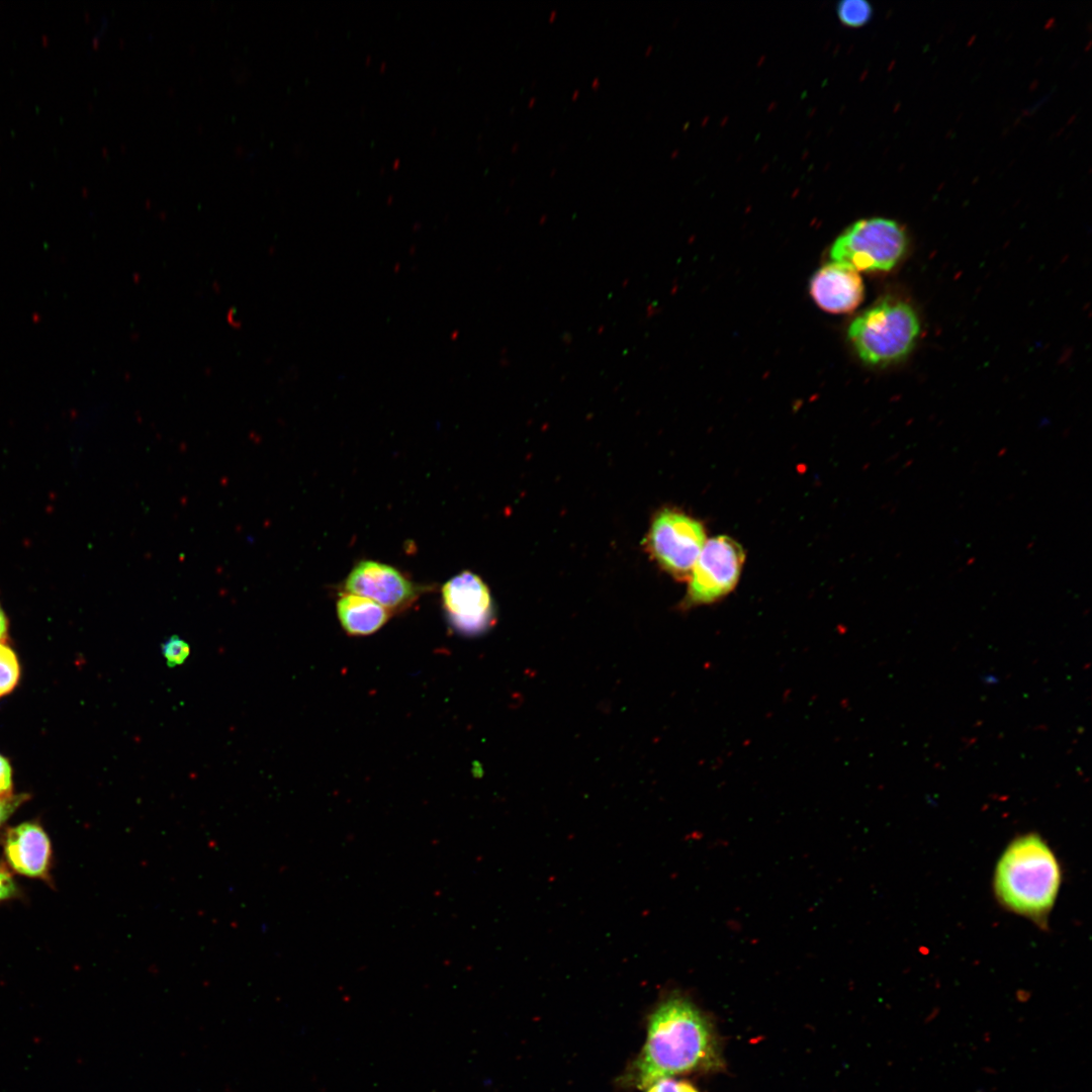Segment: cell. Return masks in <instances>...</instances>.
<instances>
[{"mask_svg": "<svg viewBox=\"0 0 1092 1092\" xmlns=\"http://www.w3.org/2000/svg\"><path fill=\"white\" fill-rule=\"evenodd\" d=\"M723 1067L720 1040L710 1018L688 997L670 994L650 1014L646 1041L624 1083L645 1089L674 1075Z\"/></svg>", "mask_w": 1092, "mask_h": 1092, "instance_id": "6da1fadb", "label": "cell"}, {"mask_svg": "<svg viewBox=\"0 0 1092 1092\" xmlns=\"http://www.w3.org/2000/svg\"><path fill=\"white\" fill-rule=\"evenodd\" d=\"M1060 863L1048 843L1029 833L1012 840L1000 856L994 891L1008 910L1035 922L1045 921L1061 886Z\"/></svg>", "mask_w": 1092, "mask_h": 1092, "instance_id": "7a4b0ae2", "label": "cell"}, {"mask_svg": "<svg viewBox=\"0 0 1092 1092\" xmlns=\"http://www.w3.org/2000/svg\"><path fill=\"white\" fill-rule=\"evenodd\" d=\"M919 329L918 317L910 305L886 300L857 316L848 329V336L866 363L883 365L906 356Z\"/></svg>", "mask_w": 1092, "mask_h": 1092, "instance_id": "3957f363", "label": "cell"}, {"mask_svg": "<svg viewBox=\"0 0 1092 1092\" xmlns=\"http://www.w3.org/2000/svg\"><path fill=\"white\" fill-rule=\"evenodd\" d=\"M907 241L904 230L883 217L860 219L849 225L830 249L832 262L855 271H888L903 256Z\"/></svg>", "mask_w": 1092, "mask_h": 1092, "instance_id": "277c9868", "label": "cell"}, {"mask_svg": "<svg viewBox=\"0 0 1092 1092\" xmlns=\"http://www.w3.org/2000/svg\"><path fill=\"white\" fill-rule=\"evenodd\" d=\"M706 543L703 525L675 511H662L652 522L648 545L657 562L679 579L691 571Z\"/></svg>", "mask_w": 1092, "mask_h": 1092, "instance_id": "5b68a950", "label": "cell"}, {"mask_svg": "<svg viewBox=\"0 0 1092 1092\" xmlns=\"http://www.w3.org/2000/svg\"><path fill=\"white\" fill-rule=\"evenodd\" d=\"M743 559L741 547L731 538L718 536L707 541L689 576L685 607L711 604L730 593Z\"/></svg>", "mask_w": 1092, "mask_h": 1092, "instance_id": "8992f818", "label": "cell"}, {"mask_svg": "<svg viewBox=\"0 0 1092 1092\" xmlns=\"http://www.w3.org/2000/svg\"><path fill=\"white\" fill-rule=\"evenodd\" d=\"M445 614L453 629L466 636L484 633L495 622L490 593L476 574L463 571L442 587Z\"/></svg>", "mask_w": 1092, "mask_h": 1092, "instance_id": "52a82bcc", "label": "cell"}, {"mask_svg": "<svg viewBox=\"0 0 1092 1092\" xmlns=\"http://www.w3.org/2000/svg\"><path fill=\"white\" fill-rule=\"evenodd\" d=\"M344 587L347 593L378 603L391 614L411 607L421 595V587L397 569L373 560L358 562L350 571Z\"/></svg>", "mask_w": 1092, "mask_h": 1092, "instance_id": "ba28073f", "label": "cell"}, {"mask_svg": "<svg viewBox=\"0 0 1092 1092\" xmlns=\"http://www.w3.org/2000/svg\"><path fill=\"white\" fill-rule=\"evenodd\" d=\"M1 845L8 867L28 878L50 881L52 843L42 826L28 821L8 828Z\"/></svg>", "mask_w": 1092, "mask_h": 1092, "instance_id": "9c48e42d", "label": "cell"}, {"mask_svg": "<svg viewBox=\"0 0 1092 1092\" xmlns=\"http://www.w3.org/2000/svg\"><path fill=\"white\" fill-rule=\"evenodd\" d=\"M810 294L822 309L846 313L861 302L864 287L857 271L832 262L821 267L811 278Z\"/></svg>", "mask_w": 1092, "mask_h": 1092, "instance_id": "30bf717a", "label": "cell"}, {"mask_svg": "<svg viewBox=\"0 0 1092 1092\" xmlns=\"http://www.w3.org/2000/svg\"><path fill=\"white\" fill-rule=\"evenodd\" d=\"M336 609L343 630L350 636L373 634L392 615L378 603L347 592L340 594Z\"/></svg>", "mask_w": 1092, "mask_h": 1092, "instance_id": "8fae6325", "label": "cell"}, {"mask_svg": "<svg viewBox=\"0 0 1092 1092\" xmlns=\"http://www.w3.org/2000/svg\"><path fill=\"white\" fill-rule=\"evenodd\" d=\"M836 13L842 24L849 27H859L871 20L873 7L868 1L844 0L837 4Z\"/></svg>", "mask_w": 1092, "mask_h": 1092, "instance_id": "7c38bea8", "label": "cell"}, {"mask_svg": "<svg viewBox=\"0 0 1092 1092\" xmlns=\"http://www.w3.org/2000/svg\"><path fill=\"white\" fill-rule=\"evenodd\" d=\"M19 663L14 651L0 643V697L10 693L18 682Z\"/></svg>", "mask_w": 1092, "mask_h": 1092, "instance_id": "4fadbf2b", "label": "cell"}, {"mask_svg": "<svg viewBox=\"0 0 1092 1092\" xmlns=\"http://www.w3.org/2000/svg\"><path fill=\"white\" fill-rule=\"evenodd\" d=\"M189 653V644L179 636H171L162 644V654L170 667L182 664Z\"/></svg>", "mask_w": 1092, "mask_h": 1092, "instance_id": "5bb4252c", "label": "cell"}, {"mask_svg": "<svg viewBox=\"0 0 1092 1092\" xmlns=\"http://www.w3.org/2000/svg\"><path fill=\"white\" fill-rule=\"evenodd\" d=\"M647 1092H699L687 1081L671 1078L661 1079L647 1088Z\"/></svg>", "mask_w": 1092, "mask_h": 1092, "instance_id": "9a60e30c", "label": "cell"}, {"mask_svg": "<svg viewBox=\"0 0 1092 1092\" xmlns=\"http://www.w3.org/2000/svg\"><path fill=\"white\" fill-rule=\"evenodd\" d=\"M18 892L11 873L0 862V903L15 898Z\"/></svg>", "mask_w": 1092, "mask_h": 1092, "instance_id": "2e32d148", "label": "cell"}, {"mask_svg": "<svg viewBox=\"0 0 1092 1092\" xmlns=\"http://www.w3.org/2000/svg\"><path fill=\"white\" fill-rule=\"evenodd\" d=\"M28 799V795H11L7 797H0V827L8 820V818L17 810V808Z\"/></svg>", "mask_w": 1092, "mask_h": 1092, "instance_id": "e0dca14e", "label": "cell"}, {"mask_svg": "<svg viewBox=\"0 0 1092 1092\" xmlns=\"http://www.w3.org/2000/svg\"><path fill=\"white\" fill-rule=\"evenodd\" d=\"M12 770L9 761L0 754V797L11 796Z\"/></svg>", "mask_w": 1092, "mask_h": 1092, "instance_id": "ac0fdd59", "label": "cell"}, {"mask_svg": "<svg viewBox=\"0 0 1092 1092\" xmlns=\"http://www.w3.org/2000/svg\"><path fill=\"white\" fill-rule=\"evenodd\" d=\"M7 626H8L7 618L5 616L4 611L2 610V608L0 606V640L4 639L6 637Z\"/></svg>", "mask_w": 1092, "mask_h": 1092, "instance_id": "d6986e66", "label": "cell"}, {"mask_svg": "<svg viewBox=\"0 0 1092 1092\" xmlns=\"http://www.w3.org/2000/svg\"><path fill=\"white\" fill-rule=\"evenodd\" d=\"M598 85H600L599 78H595L592 86H593V88H596Z\"/></svg>", "mask_w": 1092, "mask_h": 1092, "instance_id": "ffe728a7", "label": "cell"}, {"mask_svg": "<svg viewBox=\"0 0 1092 1092\" xmlns=\"http://www.w3.org/2000/svg\"><path fill=\"white\" fill-rule=\"evenodd\" d=\"M555 15H556V11L552 10L550 15H549V20L552 21L554 19Z\"/></svg>", "mask_w": 1092, "mask_h": 1092, "instance_id": "44dd1931", "label": "cell"}, {"mask_svg": "<svg viewBox=\"0 0 1092 1092\" xmlns=\"http://www.w3.org/2000/svg\"><path fill=\"white\" fill-rule=\"evenodd\" d=\"M578 93H579V91L577 89H575L573 94H572V99H575L577 97Z\"/></svg>", "mask_w": 1092, "mask_h": 1092, "instance_id": "7402d4cb", "label": "cell"}, {"mask_svg": "<svg viewBox=\"0 0 1092 1092\" xmlns=\"http://www.w3.org/2000/svg\"><path fill=\"white\" fill-rule=\"evenodd\" d=\"M535 101H536V98H535V97H532V98L530 99V101H529V106H532V105H533V103H535Z\"/></svg>", "mask_w": 1092, "mask_h": 1092, "instance_id": "603a6c76", "label": "cell"}, {"mask_svg": "<svg viewBox=\"0 0 1092 1092\" xmlns=\"http://www.w3.org/2000/svg\"><path fill=\"white\" fill-rule=\"evenodd\" d=\"M650 50H651V46H649L648 48H646V50H645V55L649 54Z\"/></svg>", "mask_w": 1092, "mask_h": 1092, "instance_id": "cb8c5ba5", "label": "cell"}]
</instances>
